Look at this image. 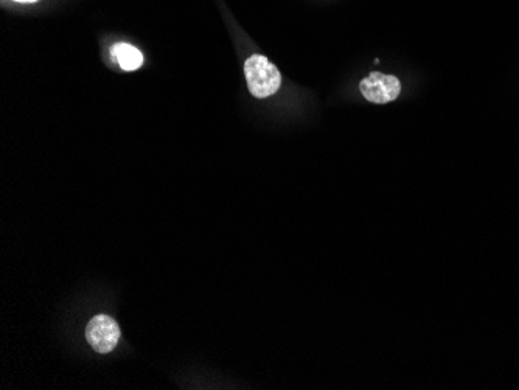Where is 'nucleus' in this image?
<instances>
[{"instance_id": "1", "label": "nucleus", "mask_w": 519, "mask_h": 390, "mask_svg": "<svg viewBox=\"0 0 519 390\" xmlns=\"http://www.w3.org/2000/svg\"><path fill=\"white\" fill-rule=\"evenodd\" d=\"M244 75L248 81L249 92L255 98H268L276 94L282 86V75L266 56H249L244 63Z\"/></svg>"}, {"instance_id": "2", "label": "nucleus", "mask_w": 519, "mask_h": 390, "mask_svg": "<svg viewBox=\"0 0 519 390\" xmlns=\"http://www.w3.org/2000/svg\"><path fill=\"white\" fill-rule=\"evenodd\" d=\"M359 91L370 103L386 105L397 100L401 94V83L394 75H384L381 72H372L369 77L359 83Z\"/></svg>"}, {"instance_id": "3", "label": "nucleus", "mask_w": 519, "mask_h": 390, "mask_svg": "<svg viewBox=\"0 0 519 390\" xmlns=\"http://www.w3.org/2000/svg\"><path fill=\"white\" fill-rule=\"evenodd\" d=\"M86 339L98 353H109L120 341V328L112 317L98 314L86 327Z\"/></svg>"}, {"instance_id": "4", "label": "nucleus", "mask_w": 519, "mask_h": 390, "mask_svg": "<svg viewBox=\"0 0 519 390\" xmlns=\"http://www.w3.org/2000/svg\"><path fill=\"white\" fill-rule=\"evenodd\" d=\"M111 52L115 61H117L119 66L122 67L123 70H126V72H133V70L142 67V52H139L134 46H129V44H125V42H119V44H115V46L112 47Z\"/></svg>"}, {"instance_id": "5", "label": "nucleus", "mask_w": 519, "mask_h": 390, "mask_svg": "<svg viewBox=\"0 0 519 390\" xmlns=\"http://www.w3.org/2000/svg\"><path fill=\"white\" fill-rule=\"evenodd\" d=\"M14 2H21V4H32V2H36V0H14Z\"/></svg>"}]
</instances>
